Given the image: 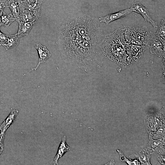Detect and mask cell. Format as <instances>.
<instances>
[{"mask_svg": "<svg viewBox=\"0 0 165 165\" xmlns=\"http://www.w3.org/2000/svg\"><path fill=\"white\" fill-rule=\"evenodd\" d=\"M98 20L84 14L69 17L60 26L57 44L63 60L86 72L102 60L104 34Z\"/></svg>", "mask_w": 165, "mask_h": 165, "instance_id": "obj_1", "label": "cell"}, {"mask_svg": "<svg viewBox=\"0 0 165 165\" xmlns=\"http://www.w3.org/2000/svg\"><path fill=\"white\" fill-rule=\"evenodd\" d=\"M127 44L125 42L121 28L111 33L104 35L102 42L104 54L108 58L121 60L128 57Z\"/></svg>", "mask_w": 165, "mask_h": 165, "instance_id": "obj_2", "label": "cell"}, {"mask_svg": "<svg viewBox=\"0 0 165 165\" xmlns=\"http://www.w3.org/2000/svg\"><path fill=\"white\" fill-rule=\"evenodd\" d=\"M121 28L125 41L127 44L149 46L150 31L146 26H124Z\"/></svg>", "mask_w": 165, "mask_h": 165, "instance_id": "obj_3", "label": "cell"}, {"mask_svg": "<svg viewBox=\"0 0 165 165\" xmlns=\"http://www.w3.org/2000/svg\"><path fill=\"white\" fill-rule=\"evenodd\" d=\"M130 9L132 12H135L141 14L145 20L150 23L154 29L158 28V22L152 19L148 9L141 3L139 2H134L132 4Z\"/></svg>", "mask_w": 165, "mask_h": 165, "instance_id": "obj_4", "label": "cell"}, {"mask_svg": "<svg viewBox=\"0 0 165 165\" xmlns=\"http://www.w3.org/2000/svg\"><path fill=\"white\" fill-rule=\"evenodd\" d=\"M149 43H151L150 51L152 53L162 56L163 54L165 45L155 35V33L150 31Z\"/></svg>", "mask_w": 165, "mask_h": 165, "instance_id": "obj_5", "label": "cell"}, {"mask_svg": "<svg viewBox=\"0 0 165 165\" xmlns=\"http://www.w3.org/2000/svg\"><path fill=\"white\" fill-rule=\"evenodd\" d=\"M132 12L130 8H127L114 13L108 14L100 18L99 22H104L107 25L113 21L126 16Z\"/></svg>", "mask_w": 165, "mask_h": 165, "instance_id": "obj_6", "label": "cell"}, {"mask_svg": "<svg viewBox=\"0 0 165 165\" xmlns=\"http://www.w3.org/2000/svg\"><path fill=\"white\" fill-rule=\"evenodd\" d=\"M35 48L37 50L39 56L38 62L37 66L32 68L30 71L36 70L40 64L45 62L51 57V54L46 46L40 43H37L35 45Z\"/></svg>", "mask_w": 165, "mask_h": 165, "instance_id": "obj_7", "label": "cell"}, {"mask_svg": "<svg viewBox=\"0 0 165 165\" xmlns=\"http://www.w3.org/2000/svg\"><path fill=\"white\" fill-rule=\"evenodd\" d=\"M19 111L17 110H12L6 118L0 125V135H5V132L9 127L15 121Z\"/></svg>", "mask_w": 165, "mask_h": 165, "instance_id": "obj_8", "label": "cell"}, {"mask_svg": "<svg viewBox=\"0 0 165 165\" xmlns=\"http://www.w3.org/2000/svg\"><path fill=\"white\" fill-rule=\"evenodd\" d=\"M66 140V136H64L62 138L57 153L54 159V165H58L59 159L61 158L65 153L70 150L71 147L67 145Z\"/></svg>", "mask_w": 165, "mask_h": 165, "instance_id": "obj_9", "label": "cell"}, {"mask_svg": "<svg viewBox=\"0 0 165 165\" xmlns=\"http://www.w3.org/2000/svg\"><path fill=\"white\" fill-rule=\"evenodd\" d=\"M17 22L19 24V28L16 34L19 38L24 36L28 35L34 24V23L29 21L20 20Z\"/></svg>", "mask_w": 165, "mask_h": 165, "instance_id": "obj_10", "label": "cell"}, {"mask_svg": "<svg viewBox=\"0 0 165 165\" xmlns=\"http://www.w3.org/2000/svg\"><path fill=\"white\" fill-rule=\"evenodd\" d=\"M19 39L16 34L7 35L6 40L2 46L7 50L16 47L19 44Z\"/></svg>", "mask_w": 165, "mask_h": 165, "instance_id": "obj_11", "label": "cell"}, {"mask_svg": "<svg viewBox=\"0 0 165 165\" xmlns=\"http://www.w3.org/2000/svg\"><path fill=\"white\" fill-rule=\"evenodd\" d=\"M15 20L12 14H7L3 12L0 16V27L4 26L8 27Z\"/></svg>", "mask_w": 165, "mask_h": 165, "instance_id": "obj_12", "label": "cell"}, {"mask_svg": "<svg viewBox=\"0 0 165 165\" xmlns=\"http://www.w3.org/2000/svg\"><path fill=\"white\" fill-rule=\"evenodd\" d=\"M8 6L15 20L18 22L19 19V8L18 4L14 0H7Z\"/></svg>", "mask_w": 165, "mask_h": 165, "instance_id": "obj_13", "label": "cell"}, {"mask_svg": "<svg viewBox=\"0 0 165 165\" xmlns=\"http://www.w3.org/2000/svg\"><path fill=\"white\" fill-rule=\"evenodd\" d=\"M155 35L160 39L162 44L165 45V20L163 18L161 20L158 28L155 33Z\"/></svg>", "mask_w": 165, "mask_h": 165, "instance_id": "obj_14", "label": "cell"}, {"mask_svg": "<svg viewBox=\"0 0 165 165\" xmlns=\"http://www.w3.org/2000/svg\"><path fill=\"white\" fill-rule=\"evenodd\" d=\"M8 6V2L7 0H0V16L4 12V8Z\"/></svg>", "mask_w": 165, "mask_h": 165, "instance_id": "obj_15", "label": "cell"}, {"mask_svg": "<svg viewBox=\"0 0 165 165\" xmlns=\"http://www.w3.org/2000/svg\"><path fill=\"white\" fill-rule=\"evenodd\" d=\"M7 35L2 32L0 30V45L2 46L6 40Z\"/></svg>", "mask_w": 165, "mask_h": 165, "instance_id": "obj_16", "label": "cell"}, {"mask_svg": "<svg viewBox=\"0 0 165 165\" xmlns=\"http://www.w3.org/2000/svg\"><path fill=\"white\" fill-rule=\"evenodd\" d=\"M139 159L143 163H149L148 162H149V158L145 155L141 156L139 157Z\"/></svg>", "mask_w": 165, "mask_h": 165, "instance_id": "obj_17", "label": "cell"}, {"mask_svg": "<svg viewBox=\"0 0 165 165\" xmlns=\"http://www.w3.org/2000/svg\"><path fill=\"white\" fill-rule=\"evenodd\" d=\"M18 4L19 6L27 3L28 0H14Z\"/></svg>", "mask_w": 165, "mask_h": 165, "instance_id": "obj_18", "label": "cell"}, {"mask_svg": "<svg viewBox=\"0 0 165 165\" xmlns=\"http://www.w3.org/2000/svg\"><path fill=\"white\" fill-rule=\"evenodd\" d=\"M4 136L0 135V147H4L3 141Z\"/></svg>", "mask_w": 165, "mask_h": 165, "instance_id": "obj_19", "label": "cell"}, {"mask_svg": "<svg viewBox=\"0 0 165 165\" xmlns=\"http://www.w3.org/2000/svg\"><path fill=\"white\" fill-rule=\"evenodd\" d=\"M35 0L38 3L42 4L43 2H44L46 0Z\"/></svg>", "mask_w": 165, "mask_h": 165, "instance_id": "obj_20", "label": "cell"}, {"mask_svg": "<svg viewBox=\"0 0 165 165\" xmlns=\"http://www.w3.org/2000/svg\"><path fill=\"white\" fill-rule=\"evenodd\" d=\"M3 149H4V147H0V155L2 153Z\"/></svg>", "mask_w": 165, "mask_h": 165, "instance_id": "obj_21", "label": "cell"}, {"mask_svg": "<svg viewBox=\"0 0 165 165\" xmlns=\"http://www.w3.org/2000/svg\"></svg>", "mask_w": 165, "mask_h": 165, "instance_id": "obj_22", "label": "cell"}]
</instances>
